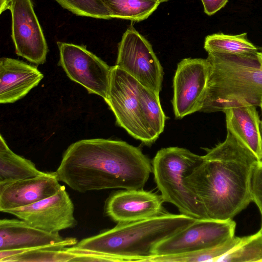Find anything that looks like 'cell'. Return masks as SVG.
I'll list each match as a JSON object with an SVG mask.
<instances>
[{"mask_svg": "<svg viewBox=\"0 0 262 262\" xmlns=\"http://www.w3.org/2000/svg\"><path fill=\"white\" fill-rule=\"evenodd\" d=\"M74 204L61 185L57 192L31 205L8 210L5 213L16 216L30 226L51 233L75 227Z\"/></svg>", "mask_w": 262, "mask_h": 262, "instance_id": "11", "label": "cell"}, {"mask_svg": "<svg viewBox=\"0 0 262 262\" xmlns=\"http://www.w3.org/2000/svg\"><path fill=\"white\" fill-rule=\"evenodd\" d=\"M76 191L143 189L152 164L138 147L122 141L84 139L70 145L55 171Z\"/></svg>", "mask_w": 262, "mask_h": 262, "instance_id": "1", "label": "cell"}, {"mask_svg": "<svg viewBox=\"0 0 262 262\" xmlns=\"http://www.w3.org/2000/svg\"><path fill=\"white\" fill-rule=\"evenodd\" d=\"M195 219L183 214L161 213L146 219L118 223L114 228L84 238L72 247L111 257L115 261H146L155 256L162 241Z\"/></svg>", "mask_w": 262, "mask_h": 262, "instance_id": "3", "label": "cell"}, {"mask_svg": "<svg viewBox=\"0 0 262 262\" xmlns=\"http://www.w3.org/2000/svg\"><path fill=\"white\" fill-rule=\"evenodd\" d=\"M260 132H261V136H262V120L260 121Z\"/></svg>", "mask_w": 262, "mask_h": 262, "instance_id": "30", "label": "cell"}, {"mask_svg": "<svg viewBox=\"0 0 262 262\" xmlns=\"http://www.w3.org/2000/svg\"><path fill=\"white\" fill-rule=\"evenodd\" d=\"M203 160V156L186 148L169 147L159 150L152 162L155 181L164 202L194 219H208L196 196L185 186L184 179Z\"/></svg>", "mask_w": 262, "mask_h": 262, "instance_id": "6", "label": "cell"}, {"mask_svg": "<svg viewBox=\"0 0 262 262\" xmlns=\"http://www.w3.org/2000/svg\"><path fill=\"white\" fill-rule=\"evenodd\" d=\"M227 130L233 134L262 161L260 120L256 106L244 105L226 110Z\"/></svg>", "mask_w": 262, "mask_h": 262, "instance_id": "17", "label": "cell"}, {"mask_svg": "<svg viewBox=\"0 0 262 262\" xmlns=\"http://www.w3.org/2000/svg\"><path fill=\"white\" fill-rule=\"evenodd\" d=\"M43 75L34 66L16 59L0 60V103H13L37 86Z\"/></svg>", "mask_w": 262, "mask_h": 262, "instance_id": "16", "label": "cell"}, {"mask_svg": "<svg viewBox=\"0 0 262 262\" xmlns=\"http://www.w3.org/2000/svg\"><path fill=\"white\" fill-rule=\"evenodd\" d=\"M257 55H258V57L259 58V59L260 62L262 64V52H257Z\"/></svg>", "mask_w": 262, "mask_h": 262, "instance_id": "28", "label": "cell"}, {"mask_svg": "<svg viewBox=\"0 0 262 262\" xmlns=\"http://www.w3.org/2000/svg\"><path fill=\"white\" fill-rule=\"evenodd\" d=\"M78 243L74 237L63 238L34 228L23 220H0V251L46 249L61 250Z\"/></svg>", "mask_w": 262, "mask_h": 262, "instance_id": "13", "label": "cell"}, {"mask_svg": "<svg viewBox=\"0 0 262 262\" xmlns=\"http://www.w3.org/2000/svg\"><path fill=\"white\" fill-rule=\"evenodd\" d=\"M116 66L159 94L163 68L151 44L133 26L126 29L119 43Z\"/></svg>", "mask_w": 262, "mask_h": 262, "instance_id": "8", "label": "cell"}, {"mask_svg": "<svg viewBox=\"0 0 262 262\" xmlns=\"http://www.w3.org/2000/svg\"><path fill=\"white\" fill-rule=\"evenodd\" d=\"M160 3L165 2L168 1V0H158Z\"/></svg>", "mask_w": 262, "mask_h": 262, "instance_id": "31", "label": "cell"}, {"mask_svg": "<svg viewBox=\"0 0 262 262\" xmlns=\"http://www.w3.org/2000/svg\"><path fill=\"white\" fill-rule=\"evenodd\" d=\"M105 101L117 124L135 139L149 145L163 132L166 116L159 95L116 65L112 67Z\"/></svg>", "mask_w": 262, "mask_h": 262, "instance_id": "5", "label": "cell"}, {"mask_svg": "<svg viewBox=\"0 0 262 262\" xmlns=\"http://www.w3.org/2000/svg\"><path fill=\"white\" fill-rule=\"evenodd\" d=\"M66 248L61 250L34 249L0 251V261H73L77 255Z\"/></svg>", "mask_w": 262, "mask_h": 262, "instance_id": "22", "label": "cell"}, {"mask_svg": "<svg viewBox=\"0 0 262 262\" xmlns=\"http://www.w3.org/2000/svg\"><path fill=\"white\" fill-rule=\"evenodd\" d=\"M235 227L236 223L232 219H195L158 244L154 249V255L183 254L215 247L234 237Z\"/></svg>", "mask_w": 262, "mask_h": 262, "instance_id": "7", "label": "cell"}, {"mask_svg": "<svg viewBox=\"0 0 262 262\" xmlns=\"http://www.w3.org/2000/svg\"><path fill=\"white\" fill-rule=\"evenodd\" d=\"M163 202L161 195L143 189H125L108 197L104 212L118 224L127 223L162 213Z\"/></svg>", "mask_w": 262, "mask_h": 262, "instance_id": "14", "label": "cell"}, {"mask_svg": "<svg viewBox=\"0 0 262 262\" xmlns=\"http://www.w3.org/2000/svg\"><path fill=\"white\" fill-rule=\"evenodd\" d=\"M245 237L234 236L224 243L215 247L183 254L155 256L148 258L150 262H196L216 261V260L243 243Z\"/></svg>", "mask_w": 262, "mask_h": 262, "instance_id": "20", "label": "cell"}, {"mask_svg": "<svg viewBox=\"0 0 262 262\" xmlns=\"http://www.w3.org/2000/svg\"><path fill=\"white\" fill-rule=\"evenodd\" d=\"M45 172L38 170L30 160L12 151L0 136V184L33 178Z\"/></svg>", "mask_w": 262, "mask_h": 262, "instance_id": "18", "label": "cell"}, {"mask_svg": "<svg viewBox=\"0 0 262 262\" xmlns=\"http://www.w3.org/2000/svg\"><path fill=\"white\" fill-rule=\"evenodd\" d=\"M207 59L184 58L178 64L173 80L172 100L176 118L200 112L205 99L209 75Z\"/></svg>", "mask_w": 262, "mask_h": 262, "instance_id": "10", "label": "cell"}, {"mask_svg": "<svg viewBox=\"0 0 262 262\" xmlns=\"http://www.w3.org/2000/svg\"><path fill=\"white\" fill-rule=\"evenodd\" d=\"M204 48L208 52L249 54L258 52L257 48L247 38V33L228 35L214 34L206 37Z\"/></svg>", "mask_w": 262, "mask_h": 262, "instance_id": "21", "label": "cell"}, {"mask_svg": "<svg viewBox=\"0 0 262 262\" xmlns=\"http://www.w3.org/2000/svg\"><path fill=\"white\" fill-rule=\"evenodd\" d=\"M206 150L202 163L185 178V186L208 219H232L252 202L251 179L259 160L229 130L224 142Z\"/></svg>", "mask_w": 262, "mask_h": 262, "instance_id": "2", "label": "cell"}, {"mask_svg": "<svg viewBox=\"0 0 262 262\" xmlns=\"http://www.w3.org/2000/svg\"><path fill=\"white\" fill-rule=\"evenodd\" d=\"M59 65L68 77L84 86L90 94L105 100L111 82L112 67L84 47L64 42H57Z\"/></svg>", "mask_w": 262, "mask_h": 262, "instance_id": "9", "label": "cell"}, {"mask_svg": "<svg viewBox=\"0 0 262 262\" xmlns=\"http://www.w3.org/2000/svg\"><path fill=\"white\" fill-rule=\"evenodd\" d=\"M216 261H262V233L259 230L247 236L243 243Z\"/></svg>", "mask_w": 262, "mask_h": 262, "instance_id": "23", "label": "cell"}, {"mask_svg": "<svg viewBox=\"0 0 262 262\" xmlns=\"http://www.w3.org/2000/svg\"><path fill=\"white\" fill-rule=\"evenodd\" d=\"M257 52H208L209 75L200 112L213 113L244 105L260 106L262 64Z\"/></svg>", "mask_w": 262, "mask_h": 262, "instance_id": "4", "label": "cell"}, {"mask_svg": "<svg viewBox=\"0 0 262 262\" xmlns=\"http://www.w3.org/2000/svg\"><path fill=\"white\" fill-rule=\"evenodd\" d=\"M56 172L0 184V211L31 205L55 194L60 188Z\"/></svg>", "mask_w": 262, "mask_h": 262, "instance_id": "15", "label": "cell"}, {"mask_svg": "<svg viewBox=\"0 0 262 262\" xmlns=\"http://www.w3.org/2000/svg\"><path fill=\"white\" fill-rule=\"evenodd\" d=\"M259 210L260 212V214H261V220H262V208H259ZM259 230H260V231L261 232V233H262V225H261V228H260V229Z\"/></svg>", "mask_w": 262, "mask_h": 262, "instance_id": "29", "label": "cell"}, {"mask_svg": "<svg viewBox=\"0 0 262 262\" xmlns=\"http://www.w3.org/2000/svg\"><path fill=\"white\" fill-rule=\"evenodd\" d=\"M228 0H201L205 13L212 15L223 8Z\"/></svg>", "mask_w": 262, "mask_h": 262, "instance_id": "26", "label": "cell"}, {"mask_svg": "<svg viewBox=\"0 0 262 262\" xmlns=\"http://www.w3.org/2000/svg\"><path fill=\"white\" fill-rule=\"evenodd\" d=\"M112 18L140 21L147 18L158 8V0H102Z\"/></svg>", "mask_w": 262, "mask_h": 262, "instance_id": "19", "label": "cell"}, {"mask_svg": "<svg viewBox=\"0 0 262 262\" xmlns=\"http://www.w3.org/2000/svg\"><path fill=\"white\" fill-rule=\"evenodd\" d=\"M15 0H0V13L10 10Z\"/></svg>", "mask_w": 262, "mask_h": 262, "instance_id": "27", "label": "cell"}, {"mask_svg": "<svg viewBox=\"0 0 262 262\" xmlns=\"http://www.w3.org/2000/svg\"><path fill=\"white\" fill-rule=\"evenodd\" d=\"M73 13L98 19H110L109 12L102 0H55Z\"/></svg>", "mask_w": 262, "mask_h": 262, "instance_id": "24", "label": "cell"}, {"mask_svg": "<svg viewBox=\"0 0 262 262\" xmlns=\"http://www.w3.org/2000/svg\"><path fill=\"white\" fill-rule=\"evenodd\" d=\"M9 10L16 54L31 63L43 64L48 47L31 1L15 0Z\"/></svg>", "mask_w": 262, "mask_h": 262, "instance_id": "12", "label": "cell"}, {"mask_svg": "<svg viewBox=\"0 0 262 262\" xmlns=\"http://www.w3.org/2000/svg\"><path fill=\"white\" fill-rule=\"evenodd\" d=\"M260 107H261V111H262V102H261V105H260Z\"/></svg>", "mask_w": 262, "mask_h": 262, "instance_id": "32", "label": "cell"}, {"mask_svg": "<svg viewBox=\"0 0 262 262\" xmlns=\"http://www.w3.org/2000/svg\"><path fill=\"white\" fill-rule=\"evenodd\" d=\"M251 193L252 202L258 208H262V161L254 167L251 179Z\"/></svg>", "mask_w": 262, "mask_h": 262, "instance_id": "25", "label": "cell"}]
</instances>
